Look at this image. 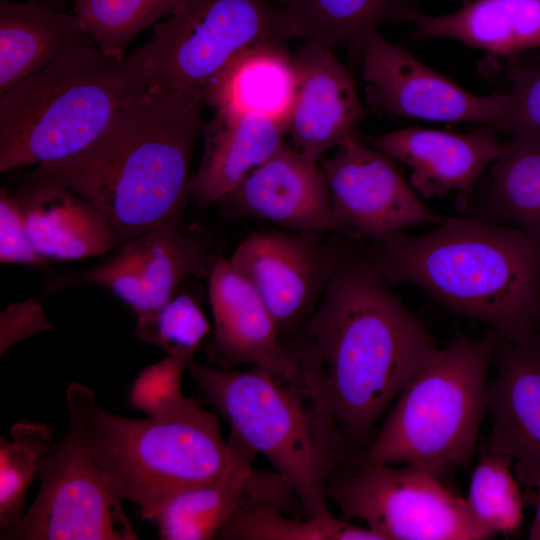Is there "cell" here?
I'll list each match as a JSON object with an SVG mask.
<instances>
[{
    "instance_id": "cell-22",
    "label": "cell",
    "mask_w": 540,
    "mask_h": 540,
    "mask_svg": "<svg viewBox=\"0 0 540 540\" xmlns=\"http://www.w3.org/2000/svg\"><path fill=\"white\" fill-rule=\"evenodd\" d=\"M95 42L73 13L40 0L0 1V94L3 95L53 59Z\"/></svg>"
},
{
    "instance_id": "cell-37",
    "label": "cell",
    "mask_w": 540,
    "mask_h": 540,
    "mask_svg": "<svg viewBox=\"0 0 540 540\" xmlns=\"http://www.w3.org/2000/svg\"><path fill=\"white\" fill-rule=\"evenodd\" d=\"M40 1L55 10L63 11V9L65 8V3L68 0H40Z\"/></svg>"
},
{
    "instance_id": "cell-23",
    "label": "cell",
    "mask_w": 540,
    "mask_h": 540,
    "mask_svg": "<svg viewBox=\"0 0 540 540\" xmlns=\"http://www.w3.org/2000/svg\"><path fill=\"white\" fill-rule=\"evenodd\" d=\"M412 24L414 39L448 38L515 57L540 47V0H472L445 15L421 14Z\"/></svg>"
},
{
    "instance_id": "cell-5",
    "label": "cell",
    "mask_w": 540,
    "mask_h": 540,
    "mask_svg": "<svg viewBox=\"0 0 540 540\" xmlns=\"http://www.w3.org/2000/svg\"><path fill=\"white\" fill-rule=\"evenodd\" d=\"M291 347L301 363L294 375L256 366L211 367L194 358L186 371L228 420L231 432L273 465L307 515L327 516L328 481L354 455L308 360Z\"/></svg>"
},
{
    "instance_id": "cell-38",
    "label": "cell",
    "mask_w": 540,
    "mask_h": 540,
    "mask_svg": "<svg viewBox=\"0 0 540 540\" xmlns=\"http://www.w3.org/2000/svg\"><path fill=\"white\" fill-rule=\"evenodd\" d=\"M472 0H462L463 4H467L469 2H471Z\"/></svg>"
},
{
    "instance_id": "cell-2",
    "label": "cell",
    "mask_w": 540,
    "mask_h": 540,
    "mask_svg": "<svg viewBox=\"0 0 540 540\" xmlns=\"http://www.w3.org/2000/svg\"><path fill=\"white\" fill-rule=\"evenodd\" d=\"M204 103L192 92H150L86 148L38 164L25 183L71 189L97 208L124 242L184 222L192 153L207 123Z\"/></svg>"
},
{
    "instance_id": "cell-36",
    "label": "cell",
    "mask_w": 540,
    "mask_h": 540,
    "mask_svg": "<svg viewBox=\"0 0 540 540\" xmlns=\"http://www.w3.org/2000/svg\"><path fill=\"white\" fill-rule=\"evenodd\" d=\"M526 503L535 507L533 520L528 531V539L540 540V485L534 490L524 492Z\"/></svg>"
},
{
    "instance_id": "cell-10",
    "label": "cell",
    "mask_w": 540,
    "mask_h": 540,
    "mask_svg": "<svg viewBox=\"0 0 540 540\" xmlns=\"http://www.w3.org/2000/svg\"><path fill=\"white\" fill-rule=\"evenodd\" d=\"M40 490L2 540H135L134 530L107 476L70 432L40 457Z\"/></svg>"
},
{
    "instance_id": "cell-11",
    "label": "cell",
    "mask_w": 540,
    "mask_h": 540,
    "mask_svg": "<svg viewBox=\"0 0 540 540\" xmlns=\"http://www.w3.org/2000/svg\"><path fill=\"white\" fill-rule=\"evenodd\" d=\"M334 212L352 236L383 241L444 220L405 180L395 160L353 134L322 166Z\"/></svg>"
},
{
    "instance_id": "cell-29",
    "label": "cell",
    "mask_w": 540,
    "mask_h": 540,
    "mask_svg": "<svg viewBox=\"0 0 540 540\" xmlns=\"http://www.w3.org/2000/svg\"><path fill=\"white\" fill-rule=\"evenodd\" d=\"M98 48L123 57L143 31L175 13L185 0H68Z\"/></svg>"
},
{
    "instance_id": "cell-4",
    "label": "cell",
    "mask_w": 540,
    "mask_h": 540,
    "mask_svg": "<svg viewBox=\"0 0 540 540\" xmlns=\"http://www.w3.org/2000/svg\"><path fill=\"white\" fill-rule=\"evenodd\" d=\"M66 405L67 431L144 519L153 520L175 495L214 480L227 465L228 440L217 417L182 389L158 398L144 419L106 410L78 382L68 386Z\"/></svg>"
},
{
    "instance_id": "cell-1",
    "label": "cell",
    "mask_w": 540,
    "mask_h": 540,
    "mask_svg": "<svg viewBox=\"0 0 540 540\" xmlns=\"http://www.w3.org/2000/svg\"><path fill=\"white\" fill-rule=\"evenodd\" d=\"M293 340L353 455L437 349L366 252L342 253L320 303Z\"/></svg>"
},
{
    "instance_id": "cell-30",
    "label": "cell",
    "mask_w": 540,
    "mask_h": 540,
    "mask_svg": "<svg viewBox=\"0 0 540 540\" xmlns=\"http://www.w3.org/2000/svg\"><path fill=\"white\" fill-rule=\"evenodd\" d=\"M512 458L481 452L466 499L476 521L493 535L516 533L523 524L525 495Z\"/></svg>"
},
{
    "instance_id": "cell-20",
    "label": "cell",
    "mask_w": 540,
    "mask_h": 540,
    "mask_svg": "<svg viewBox=\"0 0 540 540\" xmlns=\"http://www.w3.org/2000/svg\"><path fill=\"white\" fill-rule=\"evenodd\" d=\"M206 123L204 149L189 190L199 207L219 202L284 144L287 126L268 116L215 110Z\"/></svg>"
},
{
    "instance_id": "cell-8",
    "label": "cell",
    "mask_w": 540,
    "mask_h": 540,
    "mask_svg": "<svg viewBox=\"0 0 540 540\" xmlns=\"http://www.w3.org/2000/svg\"><path fill=\"white\" fill-rule=\"evenodd\" d=\"M293 39L283 10L267 0H185L144 44L150 92L204 93L240 52Z\"/></svg>"
},
{
    "instance_id": "cell-9",
    "label": "cell",
    "mask_w": 540,
    "mask_h": 540,
    "mask_svg": "<svg viewBox=\"0 0 540 540\" xmlns=\"http://www.w3.org/2000/svg\"><path fill=\"white\" fill-rule=\"evenodd\" d=\"M327 498L342 519H359L382 540H483L494 536L480 525L466 499L441 478L411 465L373 463L361 456L339 467Z\"/></svg>"
},
{
    "instance_id": "cell-39",
    "label": "cell",
    "mask_w": 540,
    "mask_h": 540,
    "mask_svg": "<svg viewBox=\"0 0 540 540\" xmlns=\"http://www.w3.org/2000/svg\"><path fill=\"white\" fill-rule=\"evenodd\" d=\"M539 333H540V331H539Z\"/></svg>"
},
{
    "instance_id": "cell-34",
    "label": "cell",
    "mask_w": 540,
    "mask_h": 540,
    "mask_svg": "<svg viewBox=\"0 0 540 540\" xmlns=\"http://www.w3.org/2000/svg\"><path fill=\"white\" fill-rule=\"evenodd\" d=\"M50 260L33 246L17 194L0 190V262L43 266Z\"/></svg>"
},
{
    "instance_id": "cell-13",
    "label": "cell",
    "mask_w": 540,
    "mask_h": 540,
    "mask_svg": "<svg viewBox=\"0 0 540 540\" xmlns=\"http://www.w3.org/2000/svg\"><path fill=\"white\" fill-rule=\"evenodd\" d=\"M315 234L251 233L229 261L252 285L288 340L305 325L341 258Z\"/></svg>"
},
{
    "instance_id": "cell-32",
    "label": "cell",
    "mask_w": 540,
    "mask_h": 540,
    "mask_svg": "<svg viewBox=\"0 0 540 540\" xmlns=\"http://www.w3.org/2000/svg\"><path fill=\"white\" fill-rule=\"evenodd\" d=\"M210 324L189 294H176L155 312L139 315L134 334L168 356L189 360L199 349Z\"/></svg>"
},
{
    "instance_id": "cell-14",
    "label": "cell",
    "mask_w": 540,
    "mask_h": 540,
    "mask_svg": "<svg viewBox=\"0 0 540 540\" xmlns=\"http://www.w3.org/2000/svg\"><path fill=\"white\" fill-rule=\"evenodd\" d=\"M219 257L199 225L170 223L126 241L82 279L109 289L139 316L167 304L186 279L209 277Z\"/></svg>"
},
{
    "instance_id": "cell-31",
    "label": "cell",
    "mask_w": 540,
    "mask_h": 540,
    "mask_svg": "<svg viewBox=\"0 0 540 540\" xmlns=\"http://www.w3.org/2000/svg\"><path fill=\"white\" fill-rule=\"evenodd\" d=\"M54 443V430L45 423L20 420L10 439L0 438V528L23 516L27 490L37 474L38 461Z\"/></svg>"
},
{
    "instance_id": "cell-25",
    "label": "cell",
    "mask_w": 540,
    "mask_h": 540,
    "mask_svg": "<svg viewBox=\"0 0 540 540\" xmlns=\"http://www.w3.org/2000/svg\"><path fill=\"white\" fill-rule=\"evenodd\" d=\"M287 44L265 43L236 55L204 93L215 110L256 113L287 126L295 94Z\"/></svg>"
},
{
    "instance_id": "cell-21",
    "label": "cell",
    "mask_w": 540,
    "mask_h": 540,
    "mask_svg": "<svg viewBox=\"0 0 540 540\" xmlns=\"http://www.w3.org/2000/svg\"><path fill=\"white\" fill-rule=\"evenodd\" d=\"M16 194L33 246L48 260L100 256L125 243L97 208L63 185L24 183Z\"/></svg>"
},
{
    "instance_id": "cell-17",
    "label": "cell",
    "mask_w": 540,
    "mask_h": 540,
    "mask_svg": "<svg viewBox=\"0 0 540 540\" xmlns=\"http://www.w3.org/2000/svg\"><path fill=\"white\" fill-rule=\"evenodd\" d=\"M214 330L207 359L221 368L248 364L284 375L301 369L300 360L252 285L220 256L209 275Z\"/></svg>"
},
{
    "instance_id": "cell-33",
    "label": "cell",
    "mask_w": 540,
    "mask_h": 540,
    "mask_svg": "<svg viewBox=\"0 0 540 540\" xmlns=\"http://www.w3.org/2000/svg\"><path fill=\"white\" fill-rule=\"evenodd\" d=\"M494 129L540 148V64L516 63Z\"/></svg>"
},
{
    "instance_id": "cell-6",
    "label": "cell",
    "mask_w": 540,
    "mask_h": 540,
    "mask_svg": "<svg viewBox=\"0 0 540 540\" xmlns=\"http://www.w3.org/2000/svg\"><path fill=\"white\" fill-rule=\"evenodd\" d=\"M150 93L144 44L117 57L68 49L0 97V172L69 157Z\"/></svg>"
},
{
    "instance_id": "cell-24",
    "label": "cell",
    "mask_w": 540,
    "mask_h": 540,
    "mask_svg": "<svg viewBox=\"0 0 540 540\" xmlns=\"http://www.w3.org/2000/svg\"><path fill=\"white\" fill-rule=\"evenodd\" d=\"M457 206L466 216L540 240V148L517 138L504 142L500 155Z\"/></svg>"
},
{
    "instance_id": "cell-15",
    "label": "cell",
    "mask_w": 540,
    "mask_h": 540,
    "mask_svg": "<svg viewBox=\"0 0 540 540\" xmlns=\"http://www.w3.org/2000/svg\"><path fill=\"white\" fill-rule=\"evenodd\" d=\"M495 378L486 391L491 429L481 452L512 458L524 492L540 485V333L509 340L499 336Z\"/></svg>"
},
{
    "instance_id": "cell-35",
    "label": "cell",
    "mask_w": 540,
    "mask_h": 540,
    "mask_svg": "<svg viewBox=\"0 0 540 540\" xmlns=\"http://www.w3.org/2000/svg\"><path fill=\"white\" fill-rule=\"evenodd\" d=\"M52 328L43 308L34 300L12 303L0 314V354L19 341Z\"/></svg>"
},
{
    "instance_id": "cell-19",
    "label": "cell",
    "mask_w": 540,
    "mask_h": 540,
    "mask_svg": "<svg viewBox=\"0 0 540 540\" xmlns=\"http://www.w3.org/2000/svg\"><path fill=\"white\" fill-rule=\"evenodd\" d=\"M503 143L493 129L466 134L406 127L376 137L372 146L411 169L410 185L422 199L457 191L467 198Z\"/></svg>"
},
{
    "instance_id": "cell-16",
    "label": "cell",
    "mask_w": 540,
    "mask_h": 540,
    "mask_svg": "<svg viewBox=\"0 0 540 540\" xmlns=\"http://www.w3.org/2000/svg\"><path fill=\"white\" fill-rule=\"evenodd\" d=\"M220 202L236 214L267 220L294 232L352 236L334 212L323 167L286 145Z\"/></svg>"
},
{
    "instance_id": "cell-7",
    "label": "cell",
    "mask_w": 540,
    "mask_h": 540,
    "mask_svg": "<svg viewBox=\"0 0 540 540\" xmlns=\"http://www.w3.org/2000/svg\"><path fill=\"white\" fill-rule=\"evenodd\" d=\"M499 335L459 336L432 356L398 394L383 426L361 455L411 465L439 478L470 466L486 410L487 378Z\"/></svg>"
},
{
    "instance_id": "cell-26",
    "label": "cell",
    "mask_w": 540,
    "mask_h": 540,
    "mask_svg": "<svg viewBox=\"0 0 540 540\" xmlns=\"http://www.w3.org/2000/svg\"><path fill=\"white\" fill-rule=\"evenodd\" d=\"M224 471L214 480L175 495L153 519L164 540H208L241 505L257 453L231 432Z\"/></svg>"
},
{
    "instance_id": "cell-28",
    "label": "cell",
    "mask_w": 540,
    "mask_h": 540,
    "mask_svg": "<svg viewBox=\"0 0 540 540\" xmlns=\"http://www.w3.org/2000/svg\"><path fill=\"white\" fill-rule=\"evenodd\" d=\"M267 503L242 501L215 538L229 540H382L370 528L356 526L332 514L290 518Z\"/></svg>"
},
{
    "instance_id": "cell-18",
    "label": "cell",
    "mask_w": 540,
    "mask_h": 540,
    "mask_svg": "<svg viewBox=\"0 0 540 540\" xmlns=\"http://www.w3.org/2000/svg\"><path fill=\"white\" fill-rule=\"evenodd\" d=\"M292 66L296 85L287 134L297 150L317 161L354 134L365 109L352 75L331 48L303 42Z\"/></svg>"
},
{
    "instance_id": "cell-27",
    "label": "cell",
    "mask_w": 540,
    "mask_h": 540,
    "mask_svg": "<svg viewBox=\"0 0 540 540\" xmlns=\"http://www.w3.org/2000/svg\"><path fill=\"white\" fill-rule=\"evenodd\" d=\"M293 39L357 51L365 35L385 22L413 23L421 0H275Z\"/></svg>"
},
{
    "instance_id": "cell-3",
    "label": "cell",
    "mask_w": 540,
    "mask_h": 540,
    "mask_svg": "<svg viewBox=\"0 0 540 540\" xmlns=\"http://www.w3.org/2000/svg\"><path fill=\"white\" fill-rule=\"evenodd\" d=\"M366 255L390 285L410 284L505 339L540 331V240L466 216L374 242Z\"/></svg>"
},
{
    "instance_id": "cell-12",
    "label": "cell",
    "mask_w": 540,
    "mask_h": 540,
    "mask_svg": "<svg viewBox=\"0 0 540 540\" xmlns=\"http://www.w3.org/2000/svg\"><path fill=\"white\" fill-rule=\"evenodd\" d=\"M368 104L393 117L442 122H498L505 92L478 96L420 62L390 42L378 29L369 31L357 50Z\"/></svg>"
}]
</instances>
